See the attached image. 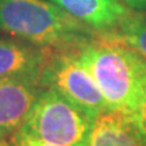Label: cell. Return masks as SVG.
Masks as SVG:
<instances>
[{"label":"cell","mask_w":146,"mask_h":146,"mask_svg":"<svg viewBox=\"0 0 146 146\" xmlns=\"http://www.w3.org/2000/svg\"><path fill=\"white\" fill-rule=\"evenodd\" d=\"M77 57L95 78L107 110L135 116L146 81L145 58L106 31L80 47Z\"/></svg>","instance_id":"6da1fadb"},{"label":"cell","mask_w":146,"mask_h":146,"mask_svg":"<svg viewBox=\"0 0 146 146\" xmlns=\"http://www.w3.org/2000/svg\"><path fill=\"white\" fill-rule=\"evenodd\" d=\"M0 30L47 47L78 49L88 26L46 0H0Z\"/></svg>","instance_id":"7a4b0ae2"},{"label":"cell","mask_w":146,"mask_h":146,"mask_svg":"<svg viewBox=\"0 0 146 146\" xmlns=\"http://www.w3.org/2000/svg\"><path fill=\"white\" fill-rule=\"evenodd\" d=\"M95 119L53 87L39 94L14 135L58 146H88Z\"/></svg>","instance_id":"3957f363"},{"label":"cell","mask_w":146,"mask_h":146,"mask_svg":"<svg viewBox=\"0 0 146 146\" xmlns=\"http://www.w3.org/2000/svg\"><path fill=\"white\" fill-rule=\"evenodd\" d=\"M42 83L50 84V87L87 111L94 119L107 111L102 91L77 56L61 53L49 58L43 70Z\"/></svg>","instance_id":"277c9868"},{"label":"cell","mask_w":146,"mask_h":146,"mask_svg":"<svg viewBox=\"0 0 146 146\" xmlns=\"http://www.w3.org/2000/svg\"><path fill=\"white\" fill-rule=\"evenodd\" d=\"M39 81L29 77L0 78V139L21 129L39 96Z\"/></svg>","instance_id":"5b68a950"},{"label":"cell","mask_w":146,"mask_h":146,"mask_svg":"<svg viewBox=\"0 0 146 146\" xmlns=\"http://www.w3.org/2000/svg\"><path fill=\"white\" fill-rule=\"evenodd\" d=\"M88 146H146V137L134 115L107 110L95 119Z\"/></svg>","instance_id":"8992f818"},{"label":"cell","mask_w":146,"mask_h":146,"mask_svg":"<svg viewBox=\"0 0 146 146\" xmlns=\"http://www.w3.org/2000/svg\"><path fill=\"white\" fill-rule=\"evenodd\" d=\"M74 19L99 31H111L119 26L130 11L119 0H52Z\"/></svg>","instance_id":"52a82bcc"},{"label":"cell","mask_w":146,"mask_h":146,"mask_svg":"<svg viewBox=\"0 0 146 146\" xmlns=\"http://www.w3.org/2000/svg\"><path fill=\"white\" fill-rule=\"evenodd\" d=\"M47 58L22 42L0 36V78L29 77L42 83Z\"/></svg>","instance_id":"ba28073f"},{"label":"cell","mask_w":146,"mask_h":146,"mask_svg":"<svg viewBox=\"0 0 146 146\" xmlns=\"http://www.w3.org/2000/svg\"><path fill=\"white\" fill-rule=\"evenodd\" d=\"M106 33L112 34L146 60V15L130 12L116 29Z\"/></svg>","instance_id":"9c48e42d"},{"label":"cell","mask_w":146,"mask_h":146,"mask_svg":"<svg viewBox=\"0 0 146 146\" xmlns=\"http://www.w3.org/2000/svg\"><path fill=\"white\" fill-rule=\"evenodd\" d=\"M135 119L146 137V81H145V87H143V94H142V102L138 112L135 114Z\"/></svg>","instance_id":"30bf717a"},{"label":"cell","mask_w":146,"mask_h":146,"mask_svg":"<svg viewBox=\"0 0 146 146\" xmlns=\"http://www.w3.org/2000/svg\"><path fill=\"white\" fill-rule=\"evenodd\" d=\"M123 1L134 10H146V0H123Z\"/></svg>","instance_id":"8fae6325"},{"label":"cell","mask_w":146,"mask_h":146,"mask_svg":"<svg viewBox=\"0 0 146 146\" xmlns=\"http://www.w3.org/2000/svg\"><path fill=\"white\" fill-rule=\"evenodd\" d=\"M12 145L14 146H35V145H33L31 142L26 141V139H22V138H16V137H12Z\"/></svg>","instance_id":"7c38bea8"},{"label":"cell","mask_w":146,"mask_h":146,"mask_svg":"<svg viewBox=\"0 0 146 146\" xmlns=\"http://www.w3.org/2000/svg\"><path fill=\"white\" fill-rule=\"evenodd\" d=\"M12 137H16V138H22V139H26V141L31 142L33 145H35V146H58V145H53V143H47V142H41V141H34V139H29V138H23V137H19V135H12Z\"/></svg>","instance_id":"4fadbf2b"},{"label":"cell","mask_w":146,"mask_h":146,"mask_svg":"<svg viewBox=\"0 0 146 146\" xmlns=\"http://www.w3.org/2000/svg\"><path fill=\"white\" fill-rule=\"evenodd\" d=\"M0 146H7V145H5L4 142H1V141H0Z\"/></svg>","instance_id":"5bb4252c"}]
</instances>
